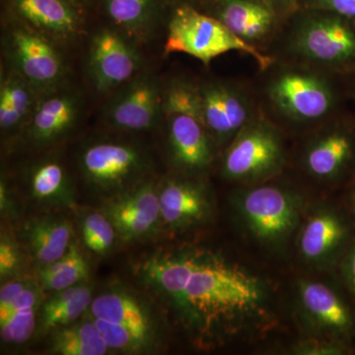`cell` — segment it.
<instances>
[{"label": "cell", "instance_id": "cell-1", "mask_svg": "<svg viewBox=\"0 0 355 355\" xmlns=\"http://www.w3.org/2000/svg\"><path fill=\"white\" fill-rule=\"evenodd\" d=\"M146 275L202 335L243 336L268 319L265 284L214 254L158 259L147 265Z\"/></svg>", "mask_w": 355, "mask_h": 355}, {"label": "cell", "instance_id": "cell-2", "mask_svg": "<svg viewBox=\"0 0 355 355\" xmlns=\"http://www.w3.org/2000/svg\"><path fill=\"white\" fill-rule=\"evenodd\" d=\"M234 51L251 55L263 69L272 64V58L236 36L219 19L188 6L178 8L173 15L166 39V53H184L209 65L219 55Z\"/></svg>", "mask_w": 355, "mask_h": 355}, {"label": "cell", "instance_id": "cell-3", "mask_svg": "<svg viewBox=\"0 0 355 355\" xmlns=\"http://www.w3.org/2000/svg\"><path fill=\"white\" fill-rule=\"evenodd\" d=\"M163 105L175 163L186 171L207 168L212 160V148L200 91L187 83L172 84Z\"/></svg>", "mask_w": 355, "mask_h": 355}, {"label": "cell", "instance_id": "cell-4", "mask_svg": "<svg viewBox=\"0 0 355 355\" xmlns=\"http://www.w3.org/2000/svg\"><path fill=\"white\" fill-rule=\"evenodd\" d=\"M235 203L248 231L266 247L284 246L300 225L302 200L282 187L247 189L237 196Z\"/></svg>", "mask_w": 355, "mask_h": 355}, {"label": "cell", "instance_id": "cell-5", "mask_svg": "<svg viewBox=\"0 0 355 355\" xmlns=\"http://www.w3.org/2000/svg\"><path fill=\"white\" fill-rule=\"evenodd\" d=\"M284 163L279 132L265 121H249L231 141L222 171L232 181L256 183L277 174Z\"/></svg>", "mask_w": 355, "mask_h": 355}, {"label": "cell", "instance_id": "cell-6", "mask_svg": "<svg viewBox=\"0 0 355 355\" xmlns=\"http://www.w3.org/2000/svg\"><path fill=\"white\" fill-rule=\"evenodd\" d=\"M299 323L308 338H327L352 347L355 340V310L333 286L301 279L296 289Z\"/></svg>", "mask_w": 355, "mask_h": 355}, {"label": "cell", "instance_id": "cell-7", "mask_svg": "<svg viewBox=\"0 0 355 355\" xmlns=\"http://www.w3.org/2000/svg\"><path fill=\"white\" fill-rule=\"evenodd\" d=\"M352 239L349 222L343 214L331 207H319L301 226L298 251L311 266L330 268L340 263Z\"/></svg>", "mask_w": 355, "mask_h": 355}, {"label": "cell", "instance_id": "cell-8", "mask_svg": "<svg viewBox=\"0 0 355 355\" xmlns=\"http://www.w3.org/2000/svg\"><path fill=\"white\" fill-rule=\"evenodd\" d=\"M273 104L288 118L312 121L324 118L333 109V91L319 77L301 72H286L268 88Z\"/></svg>", "mask_w": 355, "mask_h": 355}, {"label": "cell", "instance_id": "cell-9", "mask_svg": "<svg viewBox=\"0 0 355 355\" xmlns=\"http://www.w3.org/2000/svg\"><path fill=\"white\" fill-rule=\"evenodd\" d=\"M296 51L328 64L355 62V26L342 16L320 17L301 26L294 39Z\"/></svg>", "mask_w": 355, "mask_h": 355}, {"label": "cell", "instance_id": "cell-10", "mask_svg": "<svg viewBox=\"0 0 355 355\" xmlns=\"http://www.w3.org/2000/svg\"><path fill=\"white\" fill-rule=\"evenodd\" d=\"M102 211L127 241L146 237L162 219L158 191L151 184L118 196L107 202Z\"/></svg>", "mask_w": 355, "mask_h": 355}, {"label": "cell", "instance_id": "cell-11", "mask_svg": "<svg viewBox=\"0 0 355 355\" xmlns=\"http://www.w3.org/2000/svg\"><path fill=\"white\" fill-rule=\"evenodd\" d=\"M84 174L102 190L123 188L142 169V158L132 147L120 144H98L84 151Z\"/></svg>", "mask_w": 355, "mask_h": 355}, {"label": "cell", "instance_id": "cell-12", "mask_svg": "<svg viewBox=\"0 0 355 355\" xmlns=\"http://www.w3.org/2000/svg\"><path fill=\"white\" fill-rule=\"evenodd\" d=\"M90 67L98 90L109 91L133 76L137 67V58L116 33L103 30L93 39Z\"/></svg>", "mask_w": 355, "mask_h": 355}, {"label": "cell", "instance_id": "cell-13", "mask_svg": "<svg viewBox=\"0 0 355 355\" xmlns=\"http://www.w3.org/2000/svg\"><path fill=\"white\" fill-rule=\"evenodd\" d=\"M198 91L210 135L218 142L234 139L250 121L246 100L234 89L222 84H209Z\"/></svg>", "mask_w": 355, "mask_h": 355}, {"label": "cell", "instance_id": "cell-14", "mask_svg": "<svg viewBox=\"0 0 355 355\" xmlns=\"http://www.w3.org/2000/svg\"><path fill=\"white\" fill-rule=\"evenodd\" d=\"M355 162V135L345 128H335L317 137L304 156L306 170L323 181L343 177Z\"/></svg>", "mask_w": 355, "mask_h": 355}, {"label": "cell", "instance_id": "cell-15", "mask_svg": "<svg viewBox=\"0 0 355 355\" xmlns=\"http://www.w3.org/2000/svg\"><path fill=\"white\" fill-rule=\"evenodd\" d=\"M161 218L172 229H184L207 220L211 202L200 184L169 181L158 191Z\"/></svg>", "mask_w": 355, "mask_h": 355}, {"label": "cell", "instance_id": "cell-16", "mask_svg": "<svg viewBox=\"0 0 355 355\" xmlns=\"http://www.w3.org/2000/svg\"><path fill=\"white\" fill-rule=\"evenodd\" d=\"M161 96L157 84L149 77L137 79L112 104L110 120L125 130H146L157 119Z\"/></svg>", "mask_w": 355, "mask_h": 355}, {"label": "cell", "instance_id": "cell-17", "mask_svg": "<svg viewBox=\"0 0 355 355\" xmlns=\"http://www.w3.org/2000/svg\"><path fill=\"white\" fill-rule=\"evenodd\" d=\"M13 48L21 71L32 83L46 85L62 74L60 58L43 37L19 30L14 33Z\"/></svg>", "mask_w": 355, "mask_h": 355}, {"label": "cell", "instance_id": "cell-18", "mask_svg": "<svg viewBox=\"0 0 355 355\" xmlns=\"http://www.w3.org/2000/svg\"><path fill=\"white\" fill-rule=\"evenodd\" d=\"M25 235L32 256L43 268L67 253L71 244L72 227L67 219L40 217L26 225Z\"/></svg>", "mask_w": 355, "mask_h": 355}, {"label": "cell", "instance_id": "cell-19", "mask_svg": "<svg viewBox=\"0 0 355 355\" xmlns=\"http://www.w3.org/2000/svg\"><path fill=\"white\" fill-rule=\"evenodd\" d=\"M90 317L125 327L151 338L153 326L144 306L130 294L120 291L105 292L93 299Z\"/></svg>", "mask_w": 355, "mask_h": 355}, {"label": "cell", "instance_id": "cell-20", "mask_svg": "<svg viewBox=\"0 0 355 355\" xmlns=\"http://www.w3.org/2000/svg\"><path fill=\"white\" fill-rule=\"evenodd\" d=\"M219 17L231 32L249 43L265 37L273 22L270 9L250 0H223Z\"/></svg>", "mask_w": 355, "mask_h": 355}, {"label": "cell", "instance_id": "cell-21", "mask_svg": "<svg viewBox=\"0 0 355 355\" xmlns=\"http://www.w3.org/2000/svg\"><path fill=\"white\" fill-rule=\"evenodd\" d=\"M92 301V291L83 284L55 292L42 307L40 314L42 330H57L74 323L89 310Z\"/></svg>", "mask_w": 355, "mask_h": 355}, {"label": "cell", "instance_id": "cell-22", "mask_svg": "<svg viewBox=\"0 0 355 355\" xmlns=\"http://www.w3.org/2000/svg\"><path fill=\"white\" fill-rule=\"evenodd\" d=\"M51 349L62 355H103L109 347L93 320L74 322L53 334Z\"/></svg>", "mask_w": 355, "mask_h": 355}, {"label": "cell", "instance_id": "cell-23", "mask_svg": "<svg viewBox=\"0 0 355 355\" xmlns=\"http://www.w3.org/2000/svg\"><path fill=\"white\" fill-rule=\"evenodd\" d=\"M39 303L38 291L27 286L14 301L6 316L0 318V331L4 342L19 345L31 338L36 328Z\"/></svg>", "mask_w": 355, "mask_h": 355}, {"label": "cell", "instance_id": "cell-24", "mask_svg": "<svg viewBox=\"0 0 355 355\" xmlns=\"http://www.w3.org/2000/svg\"><path fill=\"white\" fill-rule=\"evenodd\" d=\"M76 104L67 96H53L41 103L32 121V135L39 141L55 139L71 125Z\"/></svg>", "mask_w": 355, "mask_h": 355}, {"label": "cell", "instance_id": "cell-25", "mask_svg": "<svg viewBox=\"0 0 355 355\" xmlns=\"http://www.w3.org/2000/svg\"><path fill=\"white\" fill-rule=\"evenodd\" d=\"M23 16L38 27L58 33L76 29L73 11L62 0H15Z\"/></svg>", "mask_w": 355, "mask_h": 355}, {"label": "cell", "instance_id": "cell-26", "mask_svg": "<svg viewBox=\"0 0 355 355\" xmlns=\"http://www.w3.org/2000/svg\"><path fill=\"white\" fill-rule=\"evenodd\" d=\"M39 275L44 289L57 292L81 284L87 279L89 266L78 246L71 243L62 258L43 266Z\"/></svg>", "mask_w": 355, "mask_h": 355}, {"label": "cell", "instance_id": "cell-27", "mask_svg": "<svg viewBox=\"0 0 355 355\" xmlns=\"http://www.w3.org/2000/svg\"><path fill=\"white\" fill-rule=\"evenodd\" d=\"M31 190L33 196L42 202L64 205L71 202L67 175L58 163H43L33 171Z\"/></svg>", "mask_w": 355, "mask_h": 355}, {"label": "cell", "instance_id": "cell-28", "mask_svg": "<svg viewBox=\"0 0 355 355\" xmlns=\"http://www.w3.org/2000/svg\"><path fill=\"white\" fill-rule=\"evenodd\" d=\"M81 232L84 244L96 254L108 253L113 247L116 231L104 212H90L83 217Z\"/></svg>", "mask_w": 355, "mask_h": 355}, {"label": "cell", "instance_id": "cell-29", "mask_svg": "<svg viewBox=\"0 0 355 355\" xmlns=\"http://www.w3.org/2000/svg\"><path fill=\"white\" fill-rule=\"evenodd\" d=\"M150 0H107V11L116 24L132 28L141 24L148 13Z\"/></svg>", "mask_w": 355, "mask_h": 355}, {"label": "cell", "instance_id": "cell-30", "mask_svg": "<svg viewBox=\"0 0 355 355\" xmlns=\"http://www.w3.org/2000/svg\"><path fill=\"white\" fill-rule=\"evenodd\" d=\"M352 352L345 343L318 338H307L292 349V354L297 355H345Z\"/></svg>", "mask_w": 355, "mask_h": 355}, {"label": "cell", "instance_id": "cell-31", "mask_svg": "<svg viewBox=\"0 0 355 355\" xmlns=\"http://www.w3.org/2000/svg\"><path fill=\"white\" fill-rule=\"evenodd\" d=\"M1 91L6 93L14 113L20 121L27 114L31 104V98L27 89L18 81L10 80L2 86Z\"/></svg>", "mask_w": 355, "mask_h": 355}, {"label": "cell", "instance_id": "cell-32", "mask_svg": "<svg viewBox=\"0 0 355 355\" xmlns=\"http://www.w3.org/2000/svg\"><path fill=\"white\" fill-rule=\"evenodd\" d=\"M338 265L343 284L355 302V237L349 243Z\"/></svg>", "mask_w": 355, "mask_h": 355}, {"label": "cell", "instance_id": "cell-33", "mask_svg": "<svg viewBox=\"0 0 355 355\" xmlns=\"http://www.w3.org/2000/svg\"><path fill=\"white\" fill-rule=\"evenodd\" d=\"M20 258L17 249L10 240L2 238L0 242V275L2 279L12 275L19 266Z\"/></svg>", "mask_w": 355, "mask_h": 355}, {"label": "cell", "instance_id": "cell-34", "mask_svg": "<svg viewBox=\"0 0 355 355\" xmlns=\"http://www.w3.org/2000/svg\"><path fill=\"white\" fill-rule=\"evenodd\" d=\"M28 284L25 282H9L1 287L0 291V318L4 317L14 301L18 298V296L27 288Z\"/></svg>", "mask_w": 355, "mask_h": 355}, {"label": "cell", "instance_id": "cell-35", "mask_svg": "<svg viewBox=\"0 0 355 355\" xmlns=\"http://www.w3.org/2000/svg\"><path fill=\"white\" fill-rule=\"evenodd\" d=\"M321 8L345 18H355V0H319Z\"/></svg>", "mask_w": 355, "mask_h": 355}, {"label": "cell", "instance_id": "cell-36", "mask_svg": "<svg viewBox=\"0 0 355 355\" xmlns=\"http://www.w3.org/2000/svg\"><path fill=\"white\" fill-rule=\"evenodd\" d=\"M349 209L350 216L352 217V220L355 222V187L350 191L349 197Z\"/></svg>", "mask_w": 355, "mask_h": 355}]
</instances>
